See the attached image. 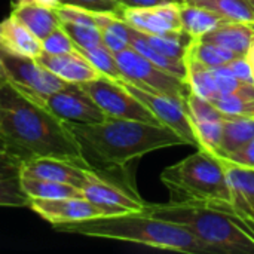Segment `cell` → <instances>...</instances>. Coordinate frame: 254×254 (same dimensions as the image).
<instances>
[{
  "instance_id": "6da1fadb",
  "label": "cell",
  "mask_w": 254,
  "mask_h": 254,
  "mask_svg": "<svg viewBox=\"0 0 254 254\" xmlns=\"http://www.w3.org/2000/svg\"><path fill=\"white\" fill-rule=\"evenodd\" d=\"M1 106L0 144L18 159L58 158L94 170L70 122L55 115L45 101L4 79Z\"/></svg>"
},
{
  "instance_id": "7a4b0ae2",
  "label": "cell",
  "mask_w": 254,
  "mask_h": 254,
  "mask_svg": "<svg viewBox=\"0 0 254 254\" xmlns=\"http://www.w3.org/2000/svg\"><path fill=\"white\" fill-rule=\"evenodd\" d=\"M88 162L106 168H124L141 156L167 147L188 144L174 129L162 124L106 118L98 124H71Z\"/></svg>"
},
{
  "instance_id": "3957f363",
  "label": "cell",
  "mask_w": 254,
  "mask_h": 254,
  "mask_svg": "<svg viewBox=\"0 0 254 254\" xmlns=\"http://www.w3.org/2000/svg\"><path fill=\"white\" fill-rule=\"evenodd\" d=\"M54 229L64 234L135 243L170 252L216 254L211 247L196 238L188 228L155 217L146 210L58 225L54 226Z\"/></svg>"
},
{
  "instance_id": "277c9868",
  "label": "cell",
  "mask_w": 254,
  "mask_h": 254,
  "mask_svg": "<svg viewBox=\"0 0 254 254\" xmlns=\"http://www.w3.org/2000/svg\"><path fill=\"white\" fill-rule=\"evenodd\" d=\"M161 182L168 189L170 202L205 205L223 213L231 210V188L219 156L199 147L196 153L167 167Z\"/></svg>"
},
{
  "instance_id": "5b68a950",
  "label": "cell",
  "mask_w": 254,
  "mask_h": 254,
  "mask_svg": "<svg viewBox=\"0 0 254 254\" xmlns=\"http://www.w3.org/2000/svg\"><path fill=\"white\" fill-rule=\"evenodd\" d=\"M146 211L155 217L179 223L188 228L196 238L214 250V253L253 254L254 237L234 216L223 211L192 204L149 205Z\"/></svg>"
},
{
  "instance_id": "8992f818",
  "label": "cell",
  "mask_w": 254,
  "mask_h": 254,
  "mask_svg": "<svg viewBox=\"0 0 254 254\" xmlns=\"http://www.w3.org/2000/svg\"><path fill=\"white\" fill-rule=\"evenodd\" d=\"M115 57L122 71L124 80H128L138 88L162 92L188 103L190 88L185 79L158 67L131 46L116 52Z\"/></svg>"
},
{
  "instance_id": "52a82bcc",
  "label": "cell",
  "mask_w": 254,
  "mask_h": 254,
  "mask_svg": "<svg viewBox=\"0 0 254 254\" xmlns=\"http://www.w3.org/2000/svg\"><path fill=\"white\" fill-rule=\"evenodd\" d=\"M80 86L91 95V98L107 118L161 124L155 118V115L140 100H137L119 80L101 76L98 79L80 83Z\"/></svg>"
},
{
  "instance_id": "ba28073f",
  "label": "cell",
  "mask_w": 254,
  "mask_h": 254,
  "mask_svg": "<svg viewBox=\"0 0 254 254\" xmlns=\"http://www.w3.org/2000/svg\"><path fill=\"white\" fill-rule=\"evenodd\" d=\"M0 58L6 79L45 103L52 94L68 85L36 58L12 55L3 51H0Z\"/></svg>"
},
{
  "instance_id": "9c48e42d",
  "label": "cell",
  "mask_w": 254,
  "mask_h": 254,
  "mask_svg": "<svg viewBox=\"0 0 254 254\" xmlns=\"http://www.w3.org/2000/svg\"><path fill=\"white\" fill-rule=\"evenodd\" d=\"M137 100H140L153 115L155 118L165 127L174 129L180 137L186 140L188 144L190 146H198L196 137L192 128L190 116L188 112V103L180 101L171 95L156 92V91H149L135 86L134 83L128 80H119Z\"/></svg>"
},
{
  "instance_id": "30bf717a",
  "label": "cell",
  "mask_w": 254,
  "mask_h": 254,
  "mask_svg": "<svg viewBox=\"0 0 254 254\" xmlns=\"http://www.w3.org/2000/svg\"><path fill=\"white\" fill-rule=\"evenodd\" d=\"M28 208L52 226L85 222L103 216H110L103 207L85 196L58 199H31Z\"/></svg>"
},
{
  "instance_id": "8fae6325",
  "label": "cell",
  "mask_w": 254,
  "mask_h": 254,
  "mask_svg": "<svg viewBox=\"0 0 254 254\" xmlns=\"http://www.w3.org/2000/svg\"><path fill=\"white\" fill-rule=\"evenodd\" d=\"M46 104L55 115L71 124H98L107 118L91 95L77 83H68L61 91L52 94Z\"/></svg>"
},
{
  "instance_id": "7c38bea8",
  "label": "cell",
  "mask_w": 254,
  "mask_h": 254,
  "mask_svg": "<svg viewBox=\"0 0 254 254\" xmlns=\"http://www.w3.org/2000/svg\"><path fill=\"white\" fill-rule=\"evenodd\" d=\"M121 18L132 28L146 34H170L185 31L180 18V3L170 1L149 7H125L121 9Z\"/></svg>"
},
{
  "instance_id": "4fadbf2b",
  "label": "cell",
  "mask_w": 254,
  "mask_h": 254,
  "mask_svg": "<svg viewBox=\"0 0 254 254\" xmlns=\"http://www.w3.org/2000/svg\"><path fill=\"white\" fill-rule=\"evenodd\" d=\"M82 193L86 199L103 207L110 216L129 211H144L147 204L134 190H128L116 183L103 179L95 173L83 186Z\"/></svg>"
},
{
  "instance_id": "5bb4252c",
  "label": "cell",
  "mask_w": 254,
  "mask_h": 254,
  "mask_svg": "<svg viewBox=\"0 0 254 254\" xmlns=\"http://www.w3.org/2000/svg\"><path fill=\"white\" fill-rule=\"evenodd\" d=\"M97 171L92 168H85L76 165L65 159L58 158H34L22 162L21 176L30 179L49 180L57 183L71 185L77 189H83V186L91 180V177Z\"/></svg>"
},
{
  "instance_id": "9a60e30c",
  "label": "cell",
  "mask_w": 254,
  "mask_h": 254,
  "mask_svg": "<svg viewBox=\"0 0 254 254\" xmlns=\"http://www.w3.org/2000/svg\"><path fill=\"white\" fill-rule=\"evenodd\" d=\"M220 159L228 174L232 196L228 214L237 217L254 237V171Z\"/></svg>"
},
{
  "instance_id": "2e32d148",
  "label": "cell",
  "mask_w": 254,
  "mask_h": 254,
  "mask_svg": "<svg viewBox=\"0 0 254 254\" xmlns=\"http://www.w3.org/2000/svg\"><path fill=\"white\" fill-rule=\"evenodd\" d=\"M37 61L67 83L80 85L103 76L77 49L60 55L42 54Z\"/></svg>"
},
{
  "instance_id": "e0dca14e",
  "label": "cell",
  "mask_w": 254,
  "mask_h": 254,
  "mask_svg": "<svg viewBox=\"0 0 254 254\" xmlns=\"http://www.w3.org/2000/svg\"><path fill=\"white\" fill-rule=\"evenodd\" d=\"M0 51L36 60L43 52L42 40L33 34L12 12L0 21Z\"/></svg>"
},
{
  "instance_id": "ac0fdd59",
  "label": "cell",
  "mask_w": 254,
  "mask_h": 254,
  "mask_svg": "<svg viewBox=\"0 0 254 254\" xmlns=\"http://www.w3.org/2000/svg\"><path fill=\"white\" fill-rule=\"evenodd\" d=\"M201 40L223 46L238 57H246L254 43V22L226 21L213 31L202 36Z\"/></svg>"
},
{
  "instance_id": "d6986e66",
  "label": "cell",
  "mask_w": 254,
  "mask_h": 254,
  "mask_svg": "<svg viewBox=\"0 0 254 254\" xmlns=\"http://www.w3.org/2000/svg\"><path fill=\"white\" fill-rule=\"evenodd\" d=\"M10 12L15 13V16L40 40L61 24L57 9L43 4L13 1Z\"/></svg>"
},
{
  "instance_id": "ffe728a7",
  "label": "cell",
  "mask_w": 254,
  "mask_h": 254,
  "mask_svg": "<svg viewBox=\"0 0 254 254\" xmlns=\"http://www.w3.org/2000/svg\"><path fill=\"white\" fill-rule=\"evenodd\" d=\"M180 18H182L183 30L192 39H201L207 33L213 31L219 25L226 22L225 18L214 13L213 10H208L201 6L189 4L186 1L180 3Z\"/></svg>"
},
{
  "instance_id": "44dd1931",
  "label": "cell",
  "mask_w": 254,
  "mask_h": 254,
  "mask_svg": "<svg viewBox=\"0 0 254 254\" xmlns=\"http://www.w3.org/2000/svg\"><path fill=\"white\" fill-rule=\"evenodd\" d=\"M254 138V118L229 116L223 124V135L217 156L223 158Z\"/></svg>"
},
{
  "instance_id": "7402d4cb",
  "label": "cell",
  "mask_w": 254,
  "mask_h": 254,
  "mask_svg": "<svg viewBox=\"0 0 254 254\" xmlns=\"http://www.w3.org/2000/svg\"><path fill=\"white\" fill-rule=\"evenodd\" d=\"M98 28L101 31L103 45L113 54L129 46L131 25L113 12L98 13Z\"/></svg>"
},
{
  "instance_id": "603a6c76",
  "label": "cell",
  "mask_w": 254,
  "mask_h": 254,
  "mask_svg": "<svg viewBox=\"0 0 254 254\" xmlns=\"http://www.w3.org/2000/svg\"><path fill=\"white\" fill-rule=\"evenodd\" d=\"M185 63H186V82L190 88V92L210 101L216 100L220 95V92L216 85L213 68L204 65L188 52L185 57Z\"/></svg>"
},
{
  "instance_id": "cb8c5ba5",
  "label": "cell",
  "mask_w": 254,
  "mask_h": 254,
  "mask_svg": "<svg viewBox=\"0 0 254 254\" xmlns=\"http://www.w3.org/2000/svg\"><path fill=\"white\" fill-rule=\"evenodd\" d=\"M129 46L134 48L135 51H138L143 57L150 60L158 67H161L165 71H168V73H171V74L186 80V63H185V60L171 58V57L156 51L153 46H150L147 43V40L144 39L143 33L137 31L132 27H131V36H129Z\"/></svg>"
},
{
  "instance_id": "d4e9b609",
  "label": "cell",
  "mask_w": 254,
  "mask_h": 254,
  "mask_svg": "<svg viewBox=\"0 0 254 254\" xmlns=\"http://www.w3.org/2000/svg\"><path fill=\"white\" fill-rule=\"evenodd\" d=\"M21 188L30 196V199H58V198H76L83 196L82 190L65 183H57L40 179L19 177Z\"/></svg>"
},
{
  "instance_id": "484cf974",
  "label": "cell",
  "mask_w": 254,
  "mask_h": 254,
  "mask_svg": "<svg viewBox=\"0 0 254 254\" xmlns=\"http://www.w3.org/2000/svg\"><path fill=\"white\" fill-rule=\"evenodd\" d=\"M220 15L226 21L254 22V0H183Z\"/></svg>"
},
{
  "instance_id": "4316f807",
  "label": "cell",
  "mask_w": 254,
  "mask_h": 254,
  "mask_svg": "<svg viewBox=\"0 0 254 254\" xmlns=\"http://www.w3.org/2000/svg\"><path fill=\"white\" fill-rule=\"evenodd\" d=\"M211 103L226 116L254 118V83H247L237 92L219 95Z\"/></svg>"
},
{
  "instance_id": "83f0119b",
  "label": "cell",
  "mask_w": 254,
  "mask_h": 254,
  "mask_svg": "<svg viewBox=\"0 0 254 254\" xmlns=\"http://www.w3.org/2000/svg\"><path fill=\"white\" fill-rule=\"evenodd\" d=\"M188 54H190L193 58H196L199 63H202L204 65L210 68H217L220 65H225L231 60L238 57L237 54H234L232 51L223 46H219L216 43L205 42L201 39H193L190 42L188 48Z\"/></svg>"
},
{
  "instance_id": "f1b7e54d",
  "label": "cell",
  "mask_w": 254,
  "mask_h": 254,
  "mask_svg": "<svg viewBox=\"0 0 254 254\" xmlns=\"http://www.w3.org/2000/svg\"><path fill=\"white\" fill-rule=\"evenodd\" d=\"M141 33V31H140ZM144 39L150 46H153L156 51L177 60H185L188 48L190 42L193 40L186 31H179V33H170V34H146L143 33Z\"/></svg>"
},
{
  "instance_id": "f546056e",
  "label": "cell",
  "mask_w": 254,
  "mask_h": 254,
  "mask_svg": "<svg viewBox=\"0 0 254 254\" xmlns=\"http://www.w3.org/2000/svg\"><path fill=\"white\" fill-rule=\"evenodd\" d=\"M103 76L113 79V80H122V71L118 65L116 57L112 51H109L104 45H98L95 48L88 49H77Z\"/></svg>"
},
{
  "instance_id": "4dcf8cb0",
  "label": "cell",
  "mask_w": 254,
  "mask_h": 254,
  "mask_svg": "<svg viewBox=\"0 0 254 254\" xmlns=\"http://www.w3.org/2000/svg\"><path fill=\"white\" fill-rule=\"evenodd\" d=\"M229 118V116H228ZM226 119H217V121H193L192 128L196 137L198 147L207 149L211 153L217 156L222 135H223V124Z\"/></svg>"
},
{
  "instance_id": "1f68e13d",
  "label": "cell",
  "mask_w": 254,
  "mask_h": 254,
  "mask_svg": "<svg viewBox=\"0 0 254 254\" xmlns=\"http://www.w3.org/2000/svg\"><path fill=\"white\" fill-rule=\"evenodd\" d=\"M61 27L70 36L76 49H88L103 45L101 31L95 25L77 24V22H61Z\"/></svg>"
},
{
  "instance_id": "d6a6232c",
  "label": "cell",
  "mask_w": 254,
  "mask_h": 254,
  "mask_svg": "<svg viewBox=\"0 0 254 254\" xmlns=\"http://www.w3.org/2000/svg\"><path fill=\"white\" fill-rule=\"evenodd\" d=\"M30 196L21 188L19 177L0 179V207L24 208L30 205Z\"/></svg>"
},
{
  "instance_id": "836d02e7",
  "label": "cell",
  "mask_w": 254,
  "mask_h": 254,
  "mask_svg": "<svg viewBox=\"0 0 254 254\" xmlns=\"http://www.w3.org/2000/svg\"><path fill=\"white\" fill-rule=\"evenodd\" d=\"M42 49H43L42 54L60 55V54L76 51V45L60 24L52 33H49L45 39H42Z\"/></svg>"
},
{
  "instance_id": "e575fe53",
  "label": "cell",
  "mask_w": 254,
  "mask_h": 254,
  "mask_svg": "<svg viewBox=\"0 0 254 254\" xmlns=\"http://www.w3.org/2000/svg\"><path fill=\"white\" fill-rule=\"evenodd\" d=\"M213 73H214L216 85H217L220 95L237 92L247 85L246 82H241L240 79H237L226 65H220L217 68H213Z\"/></svg>"
},
{
  "instance_id": "d590c367",
  "label": "cell",
  "mask_w": 254,
  "mask_h": 254,
  "mask_svg": "<svg viewBox=\"0 0 254 254\" xmlns=\"http://www.w3.org/2000/svg\"><path fill=\"white\" fill-rule=\"evenodd\" d=\"M63 4H70L94 12H113L121 15L122 4L118 0H63Z\"/></svg>"
},
{
  "instance_id": "8d00e7d4",
  "label": "cell",
  "mask_w": 254,
  "mask_h": 254,
  "mask_svg": "<svg viewBox=\"0 0 254 254\" xmlns=\"http://www.w3.org/2000/svg\"><path fill=\"white\" fill-rule=\"evenodd\" d=\"M22 161L12 155L0 144V179H12L21 176Z\"/></svg>"
},
{
  "instance_id": "74e56055",
  "label": "cell",
  "mask_w": 254,
  "mask_h": 254,
  "mask_svg": "<svg viewBox=\"0 0 254 254\" xmlns=\"http://www.w3.org/2000/svg\"><path fill=\"white\" fill-rule=\"evenodd\" d=\"M223 159H226L228 162L235 164L238 167L254 171V138L250 140L247 144H244L241 149L223 156Z\"/></svg>"
},
{
  "instance_id": "f35d334b",
  "label": "cell",
  "mask_w": 254,
  "mask_h": 254,
  "mask_svg": "<svg viewBox=\"0 0 254 254\" xmlns=\"http://www.w3.org/2000/svg\"><path fill=\"white\" fill-rule=\"evenodd\" d=\"M231 73L240 79L241 82H246V83H254L253 79V68L247 60V57H235L234 60H231L228 64H225Z\"/></svg>"
},
{
  "instance_id": "ab89813d",
  "label": "cell",
  "mask_w": 254,
  "mask_h": 254,
  "mask_svg": "<svg viewBox=\"0 0 254 254\" xmlns=\"http://www.w3.org/2000/svg\"><path fill=\"white\" fill-rule=\"evenodd\" d=\"M118 1L125 7H149V6L170 3L174 0H118Z\"/></svg>"
},
{
  "instance_id": "60d3db41",
  "label": "cell",
  "mask_w": 254,
  "mask_h": 254,
  "mask_svg": "<svg viewBox=\"0 0 254 254\" xmlns=\"http://www.w3.org/2000/svg\"><path fill=\"white\" fill-rule=\"evenodd\" d=\"M18 3H36V4H43L49 7H58L63 4V0H16Z\"/></svg>"
},
{
  "instance_id": "b9f144b4",
  "label": "cell",
  "mask_w": 254,
  "mask_h": 254,
  "mask_svg": "<svg viewBox=\"0 0 254 254\" xmlns=\"http://www.w3.org/2000/svg\"><path fill=\"white\" fill-rule=\"evenodd\" d=\"M247 60H249V63H250V65H252V68H253V73H254V43L252 45V48H250V51L247 52Z\"/></svg>"
},
{
  "instance_id": "7bdbcfd3",
  "label": "cell",
  "mask_w": 254,
  "mask_h": 254,
  "mask_svg": "<svg viewBox=\"0 0 254 254\" xmlns=\"http://www.w3.org/2000/svg\"><path fill=\"white\" fill-rule=\"evenodd\" d=\"M4 76H0V119L3 115V106H1V92H3V83H4Z\"/></svg>"
},
{
  "instance_id": "ee69618b",
  "label": "cell",
  "mask_w": 254,
  "mask_h": 254,
  "mask_svg": "<svg viewBox=\"0 0 254 254\" xmlns=\"http://www.w3.org/2000/svg\"><path fill=\"white\" fill-rule=\"evenodd\" d=\"M0 76H4V68H3V64H1V58H0Z\"/></svg>"
},
{
  "instance_id": "f6af8a7d",
  "label": "cell",
  "mask_w": 254,
  "mask_h": 254,
  "mask_svg": "<svg viewBox=\"0 0 254 254\" xmlns=\"http://www.w3.org/2000/svg\"><path fill=\"white\" fill-rule=\"evenodd\" d=\"M174 1H177V3H182L183 0H174Z\"/></svg>"
},
{
  "instance_id": "bcb514c9",
  "label": "cell",
  "mask_w": 254,
  "mask_h": 254,
  "mask_svg": "<svg viewBox=\"0 0 254 254\" xmlns=\"http://www.w3.org/2000/svg\"><path fill=\"white\" fill-rule=\"evenodd\" d=\"M253 79H254V73H253Z\"/></svg>"
}]
</instances>
